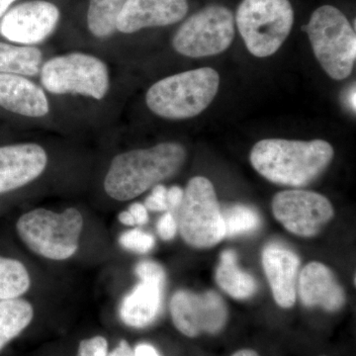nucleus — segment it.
I'll list each match as a JSON object with an SVG mask.
<instances>
[{
	"mask_svg": "<svg viewBox=\"0 0 356 356\" xmlns=\"http://www.w3.org/2000/svg\"><path fill=\"white\" fill-rule=\"evenodd\" d=\"M184 191L181 187L175 186L168 189V205L170 212H175L184 199Z\"/></svg>",
	"mask_w": 356,
	"mask_h": 356,
	"instance_id": "nucleus-30",
	"label": "nucleus"
},
{
	"mask_svg": "<svg viewBox=\"0 0 356 356\" xmlns=\"http://www.w3.org/2000/svg\"><path fill=\"white\" fill-rule=\"evenodd\" d=\"M294 10L289 0H243L236 24L248 51L257 58L274 55L291 32Z\"/></svg>",
	"mask_w": 356,
	"mask_h": 356,
	"instance_id": "nucleus-6",
	"label": "nucleus"
},
{
	"mask_svg": "<svg viewBox=\"0 0 356 356\" xmlns=\"http://www.w3.org/2000/svg\"><path fill=\"white\" fill-rule=\"evenodd\" d=\"M60 10L46 0H32L13 7L0 21V35L13 43H42L55 31Z\"/></svg>",
	"mask_w": 356,
	"mask_h": 356,
	"instance_id": "nucleus-12",
	"label": "nucleus"
},
{
	"mask_svg": "<svg viewBox=\"0 0 356 356\" xmlns=\"http://www.w3.org/2000/svg\"><path fill=\"white\" fill-rule=\"evenodd\" d=\"M302 29L327 76L334 81L348 79L355 67L356 36L346 16L337 7L323 6Z\"/></svg>",
	"mask_w": 356,
	"mask_h": 356,
	"instance_id": "nucleus-5",
	"label": "nucleus"
},
{
	"mask_svg": "<svg viewBox=\"0 0 356 356\" xmlns=\"http://www.w3.org/2000/svg\"><path fill=\"white\" fill-rule=\"evenodd\" d=\"M119 221L122 222V224L125 225V226L132 227L136 226L135 220L131 213L129 211H124V212H121L118 216Z\"/></svg>",
	"mask_w": 356,
	"mask_h": 356,
	"instance_id": "nucleus-34",
	"label": "nucleus"
},
{
	"mask_svg": "<svg viewBox=\"0 0 356 356\" xmlns=\"http://www.w3.org/2000/svg\"><path fill=\"white\" fill-rule=\"evenodd\" d=\"M186 151L177 143H161L115 156L104 179L105 192L114 200L128 201L173 177L182 168Z\"/></svg>",
	"mask_w": 356,
	"mask_h": 356,
	"instance_id": "nucleus-2",
	"label": "nucleus"
},
{
	"mask_svg": "<svg viewBox=\"0 0 356 356\" xmlns=\"http://www.w3.org/2000/svg\"><path fill=\"white\" fill-rule=\"evenodd\" d=\"M170 307L175 327L189 337L204 332L216 334L224 327L228 318L222 297L214 291L196 294L179 290L173 294Z\"/></svg>",
	"mask_w": 356,
	"mask_h": 356,
	"instance_id": "nucleus-11",
	"label": "nucleus"
},
{
	"mask_svg": "<svg viewBox=\"0 0 356 356\" xmlns=\"http://www.w3.org/2000/svg\"><path fill=\"white\" fill-rule=\"evenodd\" d=\"M16 0H0V18L3 17L9 7Z\"/></svg>",
	"mask_w": 356,
	"mask_h": 356,
	"instance_id": "nucleus-35",
	"label": "nucleus"
},
{
	"mask_svg": "<svg viewBox=\"0 0 356 356\" xmlns=\"http://www.w3.org/2000/svg\"><path fill=\"white\" fill-rule=\"evenodd\" d=\"M0 106L32 118L49 113L48 98L43 89L16 74H0Z\"/></svg>",
	"mask_w": 356,
	"mask_h": 356,
	"instance_id": "nucleus-17",
	"label": "nucleus"
},
{
	"mask_svg": "<svg viewBox=\"0 0 356 356\" xmlns=\"http://www.w3.org/2000/svg\"><path fill=\"white\" fill-rule=\"evenodd\" d=\"M126 0H89L88 27L93 36L107 38L117 31V20Z\"/></svg>",
	"mask_w": 356,
	"mask_h": 356,
	"instance_id": "nucleus-22",
	"label": "nucleus"
},
{
	"mask_svg": "<svg viewBox=\"0 0 356 356\" xmlns=\"http://www.w3.org/2000/svg\"><path fill=\"white\" fill-rule=\"evenodd\" d=\"M48 156L36 144L0 147V194L30 184L44 172Z\"/></svg>",
	"mask_w": 356,
	"mask_h": 356,
	"instance_id": "nucleus-14",
	"label": "nucleus"
},
{
	"mask_svg": "<svg viewBox=\"0 0 356 356\" xmlns=\"http://www.w3.org/2000/svg\"><path fill=\"white\" fill-rule=\"evenodd\" d=\"M30 286L31 280L24 264L0 255V301L19 298Z\"/></svg>",
	"mask_w": 356,
	"mask_h": 356,
	"instance_id": "nucleus-23",
	"label": "nucleus"
},
{
	"mask_svg": "<svg viewBox=\"0 0 356 356\" xmlns=\"http://www.w3.org/2000/svg\"><path fill=\"white\" fill-rule=\"evenodd\" d=\"M220 76L214 69L180 72L159 81L147 90V107L165 119L182 120L202 113L219 90Z\"/></svg>",
	"mask_w": 356,
	"mask_h": 356,
	"instance_id": "nucleus-3",
	"label": "nucleus"
},
{
	"mask_svg": "<svg viewBox=\"0 0 356 356\" xmlns=\"http://www.w3.org/2000/svg\"><path fill=\"white\" fill-rule=\"evenodd\" d=\"M83 229V217L76 208L62 213L35 209L16 222L21 241L34 254L51 261H65L76 254Z\"/></svg>",
	"mask_w": 356,
	"mask_h": 356,
	"instance_id": "nucleus-4",
	"label": "nucleus"
},
{
	"mask_svg": "<svg viewBox=\"0 0 356 356\" xmlns=\"http://www.w3.org/2000/svg\"><path fill=\"white\" fill-rule=\"evenodd\" d=\"M235 18L227 7L209 6L191 16L175 33L172 46L185 57L219 55L235 38Z\"/></svg>",
	"mask_w": 356,
	"mask_h": 356,
	"instance_id": "nucleus-9",
	"label": "nucleus"
},
{
	"mask_svg": "<svg viewBox=\"0 0 356 356\" xmlns=\"http://www.w3.org/2000/svg\"><path fill=\"white\" fill-rule=\"evenodd\" d=\"M128 211L132 215L136 225H138V226H143V225L147 224V221H149L147 209L143 204L134 203L129 207Z\"/></svg>",
	"mask_w": 356,
	"mask_h": 356,
	"instance_id": "nucleus-31",
	"label": "nucleus"
},
{
	"mask_svg": "<svg viewBox=\"0 0 356 356\" xmlns=\"http://www.w3.org/2000/svg\"><path fill=\"white\" fill-rule=\"evenodd\" d=\"M135 273L140 280L159 281L165 283L166 274L163 267L156 262L144 261L136 266Z\"/></svg>",
	"mask_w": 356,
	"mask_h": 356,
	"instance_id": "nucleus-27",
	"label": "nucleus"
},
{
	"mask_svg": "<svg viewBox=\"0 0 356 356\" xmlns=\"http://www.w3.org/2000/svg\"><path fill=\"white\" fill-rule=\"evenodd\" d=\"M145 207L154 212L168 211V188L163 184H156L153 187L151 195L146 199Z\"/></svg>",
	"mask_w": 356,
	"mask_h": 356,
	"instance_id": "nucleus-28",
	"label": "nucleus"
},
{
	"mask_svg": "<svg viewBox=\"0 0 356 356\" xmlns=\"http://www.w3.org/2000/svg\"><path fill=\"white\" fill-rule=\"evenodd\" d=\"M135 356H159L158 351L149 343H140L134 350Z\"/></svg>",
	"mask_w": 356,
	"mask_h": 356,
	"instance_id": "nucleus-33",
	"label": "nucleus"
},
{
	"mask_svg": "<svg viewBox=\"0 0 356 356\" xmlns=\"http://www.w3.org/2000/svg\"><path fill=\"white\" fill-rule=\"evenodd\" d=\"M273 212L287 231L306 238L318 235L334 215L329 199L307 191L278 192L273 199Z\"/></svg>",
	"mask_w": 356,
	"mask_h": 356,
	"instance_id": "nucleus-10",
	"label": "nucleus"
},
{
	"mask_svg": "<svg viewBox=\"0 0 356 356\" xmlns=\"http://www.w3.org/2000/svg\"><path fill=\"white\" fill-rule=\"evenodd\" d=\"M187 13V0H126L117 20V31L132 34L144 28L175 24Z\"/></svg>",
	"mask_w": 356,
	"mask_h": 356,
	"instance_id": "nucleus-13",
	"label": "nucleus"
},
{
	"mask_svg": "<svg viewBox=\"0 0 356 356\" xmlns=\"http://www.w3.org/2000/svg\"><path fill=\"white\" fill-rule=\"evenodd\" d=\"M216 280L219 286L235 299L250 298L257 291L254 278L238 268L236 254L233 250L222 252L216 271Z\"/></svg>",
	"mask_w": 356,
	"mask_h": 356,
	"instance_id": "nucleus-19",
	"label": "nucleus"
},
{
	"mask_svg": "<svg viewBox=\"0 0 356 356\" xmlns=\"http://www.w3.org/2000/svg\"><path fill=\"white\" fill-rule=\"evenodd\" d=\"M298 292L302 303L307 307L321 306L325 311L336 312L346 303L343 288L331 269L320 262H310L302 269Z\"/></svg>",
	"mask_w": 356,
	"mask_h": 356,
	"instance_id": "nucleus-16",
	"label": "nucleus"
},
{
	"mask_svg": "<svg viewBox=\"0 0 356 356\" xmlns=\"http://www.w3.org/2000/svg\"><path fill=\"white\" fill-rule=\"evenodd\" d=\"M348 103H350V108L355 111V88H353V91L350 92V97H348Z\"/></svg>",
	"mask_w": 356,
	"mask_h": 356,
	"instance_id": "nucleus-37",
	"label": "nucleus"
},
{
	"mask_svg": "<svg viewBox=\"0 0 356 356\" xmlns=\"http://www.w3.org/2000/svg\"><path fill=\"white\" fill-rule=\"evenodd\" d=\"M262 264L276 303L282 308H291L296 301L298 255L289 248L269 245L262 254Z\"/></svg>",
	"mask_w": 356,
	"mask_h": 356,
	"instance_id": "nucleus-15",
	"label": "nucleus"
},
{
	"mask_svg": "<svg viewBox=\"0 0 356 356\" xmlns=\"http://www.w3.org/2000/svg\"><path fill=\"white\" fill-rule=\"evenodd\" d=\"M334 149L324 140H259L250 152V163L259 175L273 184L303 187L327 170Z\"/></svg>",
	"mask_w": 356,
	"mask_h": 356,
	"instance_id": "nucleus-1",
	"label": "nucleus"
},
{
	"mask_svg": "<svg viewBox=\"0 0 356 356\" xmlns=\"http://www.w3.org/2000/svg\"><path fill=\"white\" fill-rule=\"evenodd\" d=\"M225 226V238L250 233L261 226V217L252 208L235 205L221 210Z\"/></svg>",
	"mask_w": 356,
	"mask_h": 356,
	"instance_id": "nucleus-24",
	"label": "nucleus"
},
{
	"mask_svg": "<svg viewBox=\"0 0 356 356\" xmlns=\"http://www.w3.org/2000/svg\"><path fill=\"white\" fill-rule=\"evenodd\" d=\"M175 213L180 236L191 247L209 248L224 240L221 208L208 178L195 177L189 180Z\"/></svg>",
	"mask_w": 356,
	"mask_h": 356,
	"instance_id": "nucleus-7",
	"label": "nucleus"
},
{
	"mask_svg": "<svg viewBox=\"0 0 356 356\" xmlns=\"http://www.w3.org/2000/svg\"><path fill=\"white\" fill-rule=\"evenodd\" d=\"M108 356H135V355H134V350L130 344L125 339H122L117 344L116 348L108 353Z\"/></svg>",
	"mask_w": 356,
	"mask_h": 356,
	"instance_id": "nucleus-32",
	"label": "nucleus"
},
{
	"mask_svg": "<svg viewBox=\"0 0 356 356\" xmlns=\"http://www.w3.org/2000/svg\"><path fill=\"white\" fill-rule=\"evenodd\" d=\"M33 317V307L24 299L0 301V351L24 331Z\"/></svg>",
	"mask_w": 356,
	"mask_h": 356,
	"instance_id": "nucleus-20",
	"label": "nucleus"
},
{
	"mask_svg": "<svg viewBox=\"0 0 356 356\" xmlns=\"http://www.w3.org/2000/svg\"><path fill=\"white\" fill-rule=\"evenodd\" d=\"M233 356H259L255 351L252 350H242L236 351Z\"/></svg>",
	"mask_w": 356,
	"mask_h": 356,
	"instance_id": "nucleus-36",
	"label": "nucleus"
},
{
	"mask_svg": "<svg viewBox=\"0 0 356 356\" xmlns=\"http://www.w3.org/2000/svg\"><path fill=\"white\" fill-rule=\"evenodd\" d=\"M41 81L53 95L72 93L100 100L108 92V69L100 58L72 53L44 63Z\"/></svg>",
	"mask_w": 356,
	"mask_h": 356,
	"instance_id": "nucleus-8",
	"label": "nucleus"
},
{
	"mask_svg": "<svg viewBox=\"0 0 356 356\" xmlns=\"http://www.w3.org/2000/svg\"><path fill=\"white\" fill-rule=\"evenodd\" d=\"M158 233L163 241H170L177 233V222L173 213L166 212L158 222Z\"/></svg>",
	"mask_w": 356,
	"mask_h": 356,
	"instance_id": "nucleus-29",
	"label": "nucleus"
},
{
	"mask_svg": "<svg viewBox=\"0 0 356 356\" xmlns=\"http://www.w3.org/2000/svg\"><path fill=\"white\" fill-rule=\"evenodd\" d=\"M119 243L122 248L130 252L147 254L153 250L156 241L149 234L145 233L139 229H134L122 234L119 238Z\"/></svg>",
	"mask_w": 356,
	"mask_h": 356,
	"instance_id": "nucleus-25",
	"label": "nucleus"
},
{
	"mask_svg": "<svg viewBox=\"0 0 356 356\" xmlns=\"http://www.w3.org/2000/svg\"><path fill=\"white\" fill-rule=\"evenodd\" d=\"M108 341L102 336L83 339L79 343L76 356H108Z\"/></svg>",
	"mask_w": 356,
	"mask_h": 356,
	"instance_id": "nucleus-26",
	"label": "nucleus"
},
{
	"mask_svg": "<svg viewBox=\"0 0 356 356\" xmlns=\"http://www.w3.org/2000/svg\"><path fill=\"white\" fill-rule=\"evenodd\" d=\"M165 283L140 280L139 284L122 300L119 316L128 327L143 329L153 324L163 306Z\"/></svg>",
	"mask_w": 356,
	"mask_h": 356,
	"instance_id": "nucleus-18",
	"label": "nucleus"
},
{
	"mask_svg": "<svg viewBox=\"0 0 356 356\" xmlns=\"http://www.w3.org/2000/svg\"><path fill=\"white\" fill-rule=\"evenodd\" d=\"M43 55L35 47H18L0 42V74L37 76Z\"/></svg>",
	"mask_w": 356,
	"mask_h": 356,
	"instance_id": "nucleus-21",
	"label": "nucleus"
}]
</instances>
